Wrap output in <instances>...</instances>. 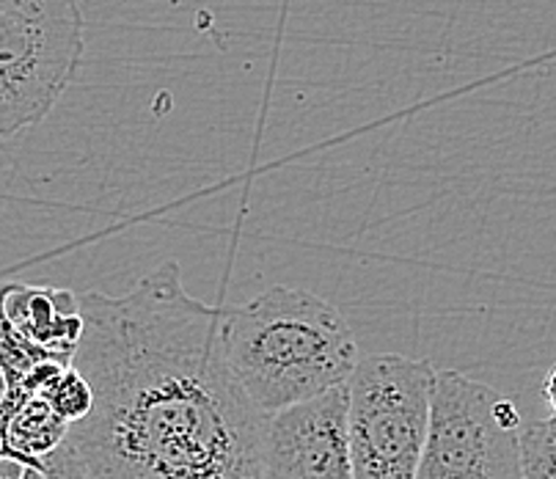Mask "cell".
Returning a JSON list of instances; mask_svg holds the SVG:
<instances>
[{
  "mask_svg": "<svg viewBox=\"0 0 556 479\" xmlns=\"http://www.w3.org/2000/svg\"><path fill=\"white\" fill-rule=\"evenodd\" d=\"M42 468L48 479H91L86 466L80 463V457H77V452L72 450L70 441H64L53 452H48L42 457Z\"/></svg>",
  "mask_w": 556,
  "mask_h": 479,
  "instance_id": "12",
  "label": "cell"
},
{
  "mask_svg": "<svg viewBox=\"0 0 556 479\" xmlns=\"http://www.w3.org/2000/svg\"><path fill=\"white\" fill-rule=\"evenodd\" d=\"M28 463L14 455H0V479H23Z\"/></svg>",
  "mask_w": 556,
  "mask_h": 479,
  "instance_id": "13",
  "label": "cell"
},
{
  "mask_svg": "<svg viewBox=\"0 0 556 479\" xmlns=\"http://www.w3.org/2000/svg\"><path fill=\"white\" fill-rule=\"evenodd\" d=\"M3 312L17 326V331L39 344L53 362L72 364V355L84 333L80 298L75 292L53 290V287L7 285Z\"/></svg>",
  "mask_w": 556,
  "mask_h": 479,
  "instance_id": "7",
  "label": "cell"
},
{
  "mask_svg": "<svg viewBox=\"0 0 556 479\" xmlns=\"http://www.w3.org/2000/svg\"><path fill=\"white\" fill-rule=\"evenodd\" d=\"M523 479H556V416L521 425Z\"/></svg>",
  "mask_w": 556,
  "mask_h": 479,
  "instance_id": "10",
  "label": "cell"
},
{
  "mask_svg": "<svg viewBox=\"0 0 556 479\" xmlns=\"http://www.w3.org/2000/svg\"><path fill=\"white\" fill-rule=\"evenodd\" d=\"M435 369L421 358L375 353L348 380V438L353 479H416Z\"/></svg>",
  "mask_w": 556,
  "mask_h": 479,
  "instance_id": "3",
  "label": "cell"
},
{
  "mask_svg": "<svg viewBox=\"0 0 556 479\" xmlns=\"http://www.w3.org/2000/svg\"><path fill=\"white\" fill-rule=\"evenodd\" d=\"M70 436V421L61 419L48 400L30 396L9 419L3 438L28 466H42V457L61 446Z\"/></svg>",
  "mask_w": 556,
  "mask_h": 479,
  "instance_id": "8",
  "label": "cell"
},
{
  "mask_svg": "<svg viewBox=\"0 0 556 479\" xmlns=\"http://www.w3.org/2000/svg\"><path fill=\"white\" fill-rule=\"evenodd\" d=\"M521 411L493 386L435 369L416 479H523Z\"/></svg>",
  "mask_w": 556,
  "mask_h": 479,
  "instance_id": "5",
  "label": "cell"
},
{
  "mask_svg": "<svg viewBox=\"0 0 556 479\" xmlns=\"http://www.w3.org/2000/svg\"><path fill=\"white\" fill-rule=\"evenodd\" d=\"M23 479H48V477H45V468L42 466H28V468H25Z\"/></svg>",
  "mask_w": 556,
  "mask_h": 479,
  "instance_id": "15",
  "label": "cell"
},
{
  "mask_svg": "<svg viewBox=\"0 0 556 479\" xmlns=\"http://www.w3.org/2000/svg\"><path fill=\"white\" fill-rule=\"evenodd\" d=\"M543 400H545V403H548L551 416H556V367L551 369L548 378H545V383H543Z\"/></svg>",
  "mask_w": 556,
  "mask_h": 479,
  "instance_id": "14",
  "label": "cell"
},
{
  "mask_svg": "<svg viewBox=\"0 0 556 479\" xmlns=\"http://www.w3.org/2000/svg\"><path fill=\"white\" fill-rule=\"evenodd\" d=\"M0 455H14V457H20L17 452H14L12 446L7 444V438H3V436H0ZM20 461H23V457H20Z\"/></svg>",
  "mask_w": 556,
  "mask_h": 479,
  "instance_id": "17",
  "label": "cell"
},
{
  "mask_svg": "<svg viewBox=\"0 0 556 479\" xmlns=\"http://www.w3.org/2000/svg\"><path fill=\"white\" fill-rule=\"evenodd\" d=\"M77 0H0V138L39 125L84 64Z\"/></svg>",
  "mask_w": 556,
  "mask_h": 479,
  "instance_id": "4",
  "label": "cell"
},
{
  "mask_svg": "<svg viewBox=\"0 0 556 479\" xmlns=\"http://www.w3.org/2000/svg\"><path fill=\"white\" fill-rule=\"evenodd\" d=\"M72 367L94 391L66 441L91 479H265L262 414L231 375L224 306L163 262L125 295L84 292Z\"/></svg>",
  "mask_w": 556,
  "mask_h": 479,
  "instance_id": "1",
  "label": "cell"
},
{
  "mask_svg": "<svg viewBox=\"0 0 556 479\" xmlns=\"http://www.w3.org/2000/svg\"><path fill=\"white\" fill-rule=\"evenodd\" d=\"M36 396L48 400L50 408H53L61 419L70 421V425H75V421H80L84 416H89L91 405H94L91 383L84 378V373L77 367H72V364L61 367Z\"/></svg>",
  "mask_w": 556,
  "mask_h": 479,
  "instance_id": "9",
  "label": "cell"
},
{
  "mask_svg": "<svg viewBox=\"0 0 556 479\" xmlns=\"http://www.w3.org/2000/svg\"><path fill=\"white\" fill-rule=\"evenodd\" d=\"M220 339L231 375L262 414L344 386L362 362L342 312L292 287L224 308Z\"/></svg>",
  "mask_w": 556,
  "mask_h": 479,
  "instance_id": "2",
  "label": "cell"
},
{
  "mask_svg": "<svg viewBox=\"0 0 556 479\" xmlns=\"http://www.w3.org/2000/svg\"><path fill=\"white\" fill-rule=\"evenodd\" d=\"M265 479H353L348 383L267 414L262 432Z\"/></svg>",
  "mask_w": 556,
  "mask_h": 479,
  "instance_id": "6",
  "label": "cell"
},
{
  "mask_svg": "<svg viewBox=\"0 0 556 479\" xmlns=\"http://www.w3.org/2000/svg\"><path fill=\"white\" fill-rule=\"evenodd\" d=\"M42 362H53V358L39 344L25 339L12 319L7 317V312H3V287H0V367L7 369L9 386L23 380L36 364Z\"/></svg>",
  "mask_w": 556,
  "mask_h": 479,
  "instance_id": "11",
  "label": "cell"
},
{
  "mask_svg": "<svg viewBox=\"0 0 556 479\" xmlns=\"http://www.w3.org/2000/svg\"><path fill=\"white\" fill-rule=\"evenodd\" d=\"M7 394H9V375H7V369L0 367V403L7 400Z\"/></svg>",
  "mask_w": 556,
  "mask_h": 479,
  "instance_id": "16",
  "label": "cell"
}]
</instances>
